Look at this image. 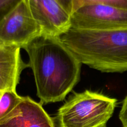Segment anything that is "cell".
<instances>
[{
	"mask_svg": "<svg viewBox=\"0 0 127 127\" xmlns=\"http://www.w3.org/2000/svg\"><path fill=\"white\" fill-rule=\"evenodd\" d=\"M40 104L64 100L79 81L82 63L58 37L41 34L25 47Z\"/></svg>",
	"mask_w": 127,
	"mask_h": 127,
	"instance_id": "cell-1",
	"label": "cell"
},
{
	"mask_svg": "<svg viewBox=\"0 0 127 127\" xmlns=\"http://www.w3.org/2000/svg\"><path fill=\"white\" fill-rule=\"evenodd\" d=\"M58 37L82 64L105 73L127 71V28L95 31L71 27Z\"/></svg>",
	"mask_w": 127,
	"mask_h": 127,
	"instance_id": "cell-2",
	"label": "cell"
},
{
	"mask_svg": "<svg viewBox=\"0 0 127 127\" xmlns=\"http://www.w3.org/2000/svg\"><path fill=\"white\" fill-rule=\"evenodd\" d=\"M117 100L98 93L86 90L75 93L59 108V127H106Z\"/></svg>",
	"mask_w": 127,
	"mask_h": 127,
	"instance_id": "cell-3",
	"label": "cell"
},
{
	"mask_svg": "<svg viewBox=\"0 0 127 127\" xmlns=\"http://www.w3.org/2000/svg\"><path fill=\"white\" fill-rule=\"evenodd\" d=\"M42 31L25 0H19L0 22V43L24 48Z\"/></svg>",
	"mask_w": 127,
	"mask_h": 127,
	"instance_id": "cell-4",
	"label": "cell"
},
{
	"mask_svg": "<svg viewBox=\"0 0 127 127\" xmlns=\"http://www.w3.org/2000/svg\"><path fill=\"white\" fill-rule=\"evenodd\" d=\"M71 26L95 31L127 28V9L104 4L83 6L71 15Z\"/></svg>",
	"mask_w": 127,
	"mask_h": 127,
	"instance_id": "cell-5",
	"label": "cell"
},
{
	"mask_svg": "<svg viewBox=\"0 0 127 127\" xmlns=\"http://www.w3.org/2000/svg\"><path fill=\"white\" fill-rule=\"evenodd\" d=\"M43 34L58 37L71 28V14L56 0H25Z\"/></svg>",
	"mask_w": 127,
	"mask_h": 127,
	"instance_id": "cell-6",
	"label": "cell"
},
{
	"mask_svg": "<svg viewBox=\"0 0 127 127\" xmlns=\"http://www.w3.org/2000/svg\"><path fill=\"white\" fill-rule=\"evenodd\" d=\"M0 127H55L52 118L40 103L28 96L12 111L0 120Z\"/></svg>",
	"mask_w": 127,
	"mask_h": 127,
	"instance_id": "cell-7",
	"label": "cell"
},
{
	"mask_svg": "<svg viewBox=\"0 0 127 127\" xmlns=\"http://www.w3.org/2000/svg\"><path fill=\"white\" fill-rule=\"evenodd\" d=\"M21 48L0 43V92L16 91L22 70L29 64L22 61Z\"/></svg>",
	"mask_w": 127,
	"mask_h": 127,
	"instance_id": "cell-8",
	"label": "cell"
},
{
	"mask_svg": "<svg viewBox=\"0 0 127 127\" xmlns=\"http://www.w3.org/2000/svg\"><path fill=\"white\" fill-rule=\"evenodd\" d=\"M22 97L17 94L16 91L2 92L0 96V120L12 111L22 100Z\"/></svg>",
	"mask_w": 127,
	"mask_h": 127,
	"instance_id": "cell-9",
	"label": "cell"
},
{
	"mask_svg": "<svg viewBox=\"0 0 127 127\" xmlns=\"http://www.w3.org/2000/svg\"><path fill=\"white\" fill-rule=\"evenodd\" d=\"M93 4L109 5L127 9V0H73V12L83 6Z\"/></svg>",
	"mask_w": 127,
	"mask_h": 127,
	"instance_id": "cell-10",
	"label": "cell"
},
{
	"mask_svg": "<svg viewBox=\"0 0 127 127\" xmlns=\"http://www.w3.org/2000/svg\"><path fill=\"white\" fill-rule=\"evenodd\" d=\"M19 0H0V22Z\"/></svg>",
	"mask_w": 127,
	"mask_h": 127,
	"instance_id": "cell-11",
	"label": "cell"
},
{
	"mask_svg": "<svg viewBox=\"0 0 127 127\" xmlns=\"http://www.w3.org/2000/svg\"><path fill=\"white\" fill-rule=\"evenodd\" d=\"M119 118L124 127H127V95L125 97L120 110Z\"/></svg>",
	"mask_w": 127,
	"mask_h": 127,
	"instance_id": "cell-12",
	"label": "cell"
},
{
	"mask_svg": "<svg viewBox=\"0 0 127 127\" xmlns=\"http://www.w3.org/2000/svg\"><path fill=\"white\" fill-rule=\"evenodd\" d=\"M58 1L71 15L73 12V0H56Z\"/></svg>",
	"mask_w": 127,
	"mask_h": 127,
	"instance_id": "cell-13",
	"label": "cell"
},
{
	"mask_svg": "<svg viewBox=\"0 0 127 127\" xmlns=\"http://www.w3.org/2000/svg\"><path fill=\"white\" fill-rule=\"evenodd\" d=\"M1 93H2V92H0V96H1Z\"/></svg>",
	"mask_w": 127,
	"mask_h": 127,
	"instance_id": "cell-14",
	"label": "cell"
}]
</instances>
